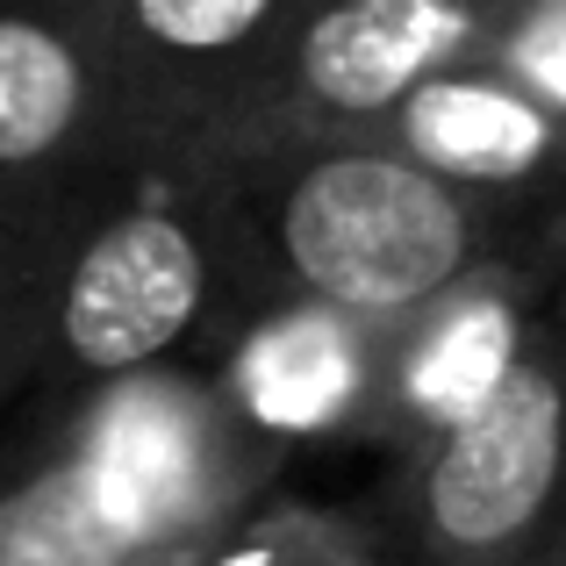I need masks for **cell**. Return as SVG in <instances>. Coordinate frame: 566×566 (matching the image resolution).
<instances>
[{
	"label": "cell",
	"instance_id": "6da1fadb",
	"mask_svg": "<svg viewBox=\"0 0 566 566\" xmlns=\"http://www.w3.org/2000/svg\"><path fill=\"white\" fill-rule=\"evenodd\" d=\"M201 172L259 323L316 316L401 337L495 280L524 230L566 222V208L452 180L380 129L201 144Z\"/></svg>",
	"mask_w": 566,
	"mask_h": 566
},
{
	"label": "cell",
	"instance_id": "7a4b0ae2",
	"mask_svg": "<svg viewBox=\"0 0 566 566\" xmlns=\"http://www.w3.org/2000/svg\"><path fill=\"white\" fill-rule=\"evenodd\" d=\"M287 444L180 374L51 409L0 459V566H129L280 488Z\"/></svg>",
	"mask_w": 566,
	"mask_h": 566
},
{
	"label": "cell",
	"instance_id": "3957f363",
	"mask_svg": "<svg viewBox=\"0 0 566 566\" xmlns=\"http://www.w3.org/2000/svg\"><path fill=\"white\" fill-rule=\"evenodd\" d=\"M251 316L244 280L230 259V230L201 172V144H158L129 172L86 193L51 280L36 401H80L129 387L144 374H172L187 345H230Z\"/></svg>",
	"mask_w": 566,
	"mask_h": 566
},
{
	"label": "cell",
	"instance_id": "277c9868",
	"mask_svg": "<svg viewBox=\"0 0 566 566\" xmlns=\"http://www.w3.org/2000/svg\"><path fill=\"white\" fill-rule=\"evenodd\" d=\"M387 566H566V374L510 359L395 459L374 510Z\"/></svg>",
	"mask_w": 566,
	"mask_h": 566
},
{
	"label": "cell",
	"instance_id": "5b68a950",
	"mask_svg": "<svg viewBox=\"0 0 566 566\" xmlns=\"http://www.w3.org/2000/svg\"><path fill=\"white\" fill-rule=\"evenodd\" d=\"M481 0H294L237 115L201 144L374 137L473 57Z\"/></svg>",
	"mask_w": 566,
	"mask_h": 566
},
{
	"label": "cell",
	"instance_id": "8992f818",
	"mask_svg": "<svg viewBox=\"0 0 566 566\" xmlns=\"http://www.w3.org/2000/svg\"><path fill=\"white\" fill-rule=\"evenodd\" d=\"M158 144L86 0H0V201L94 193Z\"/></svg>",
	"mask_w": 566,
	"mask_h": 566
},
{
	"label": "cell",
	"instance_id": "52a82bcc",
	"mask_svg": "<svg viewBox=\"0 0 566 566\" xmlns=\"http://www.w3.org/2000/svg\"><path fill=\"white\" fill-rule=\"evenodd\" d=\"M151 137L201 144L237 115L294 0H86Z\"/></svg>",
	"mask_w": 566,
	"mask_h": 566
},
{
	"label": "cell",
	"instance_id": "ba28073f",
	"mask_svg": "<svg viewBox=\"0 0 566 566\" xmlns=\"http://www.w3.org/2000/svg\"><path fill=\"white\" fill-rule=\"evenodd\" d=\"M86 193H29L0 201V416L29 401L43 366V323H51V280Z\"/></svg>",
	"mask_w": 566,
	"mask_h": 566
},
{
	"label": "cell",
	"instance_id": "9c48e42d",
	"mask_svg": "<svg viewBox=\"0 0 566 566\" xmlns=\"http://www.w3.org/2000/svg\"><path fill=\"white\" fill-rule=\"evenodd\" d=\"M216 566H387V553L366 510H331V502H302L273 488L230 524Z\"/></svg>",
	"mask_w": 566,
	"mask_h": 566
},
{
	"label": "cell",
	"instance_id": "30bf717a",
	"mask_svg": "<svg viewBox=\"0 0 566 566\" xmlns=\"http://www.w3.org/2000/svg\"><path fill=\"white\" fill-rule=\"evenodd\" d=\"M467 65L495 72L566 129V0H481Z\"/></svg>",
	"mask_w": 566,
	"mask_h": 566
},
{
	"label": "cell",
	"instance_id": "8fae6325",
	"mask_svg": "<svg viewBox=\"0 0 566 566\" xmlns=\"http://www.w3.org/2000/svg\"><path fill=\"white\" fill-rule=\"evenodd\" d=\"M524 337L566 374V222L553 230V265H545V280L524 294Z\"/></svg>",
	"mask_w": 566,
	"mask_h": 566
},
{
	"label": "cell",
	"instance_id": "7c38bea8",
	"mask_svg": "<svg viewBox=\"0 0 566 566\" xmlns=\"http://www.w3.org/2000/svg\"><path fill=\"white\" fill-rule=\"evenodd\" d=\"M230 524H237V516H230ZM230 524H208V531H187V538L158 545V553H144V559H129V566H216V545L230 538Z\"/></svg>",
	"mask_w": 566,
	"mask_h": 566
}]
</instances>
